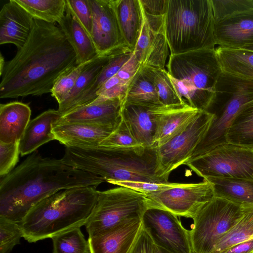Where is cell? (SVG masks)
Returning a JSON list of instances; mask_svg holds the SVG:
<instances>
[{"instance_id":"obj_1","label":"cell","mask_w":253,"mask_h":253,"mask_svg":"<svg viewBox=\"0 0 253 253\" xmlns=\"http://www.w3.org/2000/svg\"><path fill=\"white\" fill-rule=\"evenodd\" d=\"M78 65L75 53L60 27L34 19L27 41L0 73V98L50 93L56 81Z\"/></svg>"},{"instance_id":"obj_2","label":"cell","mask_w":253,"mask_h":253,"mask_svg":"<svg viewBox=\"0 0 253 253\" xmlns=\"http://www.w3.org/2000/svg\"><path fill=\"white\" fill-rule=\"evenodd\" d=\"M104 179L35 151L0 180V216L19 223L40 202L61 190L92 186Z\"/></svg>"},{"instance_id":"obj_3","label":"cell","mask_w":253,"mask_h":253,"mask_svg":"<svg viewBox=\"0 0 253 253\" xmlns=\"http://www.w3.org/2000/svg\"><path fill=\"white\" fill-rule=\"evenodd\" d=\"M61 159L65 164L101 177L110 184L119 181L169 182L160 170L155 148L66 147Z\"/></svg>"},{"instance_id":"obj_4","label":"cell","mask_w":253,"mask_h":253,"mask_svg":"<svg viewBox=\"0 0 253 253\" xmlns=\"http://www.w3.org/2000/svg\"><path fill=\"white\" fill-rule=\"evenodd\" d=\"M95 187L61 190L45 198L20 222L23 237L36 242L85 225L98 196Z\"/></svg>"},{"instance_id":"obj_5","label":"cell","mask_w":253,"mask_h":253,"mask_svg":"<svg viewBox=\"0 0 253 253\" xmlns=\"http://www.w3.org/2000/svg\"><path fill=\"white\" fill-rule=\"evenodd\" d=\"M167 67L180 97L190 106L207 111L222 73L215 48L170 54Z\"/></svg>"},{"instance_id":"obj_6","label":"cell","mask_w":253,"mask_h":253,"mask_svg":"<svg viewBox=\"0 0 253 253\" xmlns=\"http://www.w3.org/2000/svg\"><path fill=\"white\" fill-rule=\"evenodd\" d=\"M211 0H169L165 32L170 55L215 49Z\"/></svg>"},{"instance_id":"obj_7","label":"cell","mask_w":253,"mask_h":253,"mask_svg":"<svg viewBox=\"0 0 253 253\" xmlns=\"http://www.w3.org/2000/svg\"><path fill=\"white\" fill-rule=\"evenodd\" d=\"M252 100L253 81L222 72L216 84L214 97L207 110L214 115L213 120L188 161L227 143L226 133L231 122L241 108Z\"/></svg>"},{"instance_id":"obj_8","label":"cell","mask_w":253,"mask_h":253,"mask_svg":"<svg viewBox=\"0 0 253 253\" xmlns=\"http://www.w3.org/2000/svg\"><path fill=\"white\" fill-rule=\"evenodd\" d=\"M149 207L144 194L127 187L98 191L96 202L85 224L89 237L97 236L126 219L142 218Z\"/></svg>"},{"instance_id":"obj_9","label":"cell","mask_w":253,"mask_h":253,"mask_svg":"<svg viewBox=\"0 0 253 253\" xmlns=\"http://www.w3.org/2000/svg\"><path fill=\"white\" fill-rule=\"evenodd\" d=\"M247 204L214 196L197 214L189 231L192 253H211L243 214Z\"/></svg>"},{"instance_id":"obj_10","label":"cell","mask_w":253,"mask_h":253,"mask_svg":"<svg viewBox=\"0 0 253 253\" xmlns=\"http://www.w3.org/2000/svg\"><path fill=\"white\" fill-rule=\"evenodd\" d=\"M184 165L203 178L253 179V147L227 142Z\"/></svg>"},{"instance_id":"obj_11","label":"cell","mask_w":253,"mask_h":253,"mask_svg":"<svg viewBox=\"0 0 253 253\" xmlns=\"http://www.w3.org/2000/svg\"><path fill=\"white\" fill-rule=\"evenodd\" d=\"M214 115L201 111L181 132L156 148L162 175L169 177L171 172L184 165L207 132Z\"/></svg>"},{"instance_id":"obj_12","label":"cell","mask_w":253,"mask_h":253,"mask_svg":"<svg viewBox=\"0 0 253 253\" xmlns=\"http://www.w3.org/2000/svg\"><path fill=\"white\" fill-rule=\"evenodd\" d=\"M145 196L150 206L166 210L177 216L193 219L214 197V194L211 183L203 179L200 182L180 183Z\"/></svg>"},{"instance_id":"obj_13","label":"cell","mask_w":253,"mask_h":253,"mask_svg":"<svg viewBox=\"0 0 253 253\" xmlns=\"http://www.w3.org/2000/svg\"><path fill=\"white\" fill-rule=\"evenodd\" d=\"M177 216L166 210L150 206L142 215V227L156 246L170 253H192L189 231Z\"/></svg>"},{"instance_id":"obj_14","label":"cell","mask_w":253,"mask_h":253,"mask_svg":"<svg viewBox=\"0 0 253 253\" xmlns=\"http://www.w3.org/2000/svg\"><path fill=\"white\" fill-rule=\"evenodd\" d=\"M88 2L92 17L90 37L98 53L104 54L127 46L120 28L113 0H88Z\"/></svg>"},{"instance_id":"obj_15","label":"cell","mask_w":253,"mask_h":253,"mask_svg":"<svg viewBox=\"0 0 253 253\" xmlns=\"http://www.w3.org/2000/svg\"><path fill=\"white\" fill-rule=\"evenodd\" d=\"M124 101L120 98L97 97L90 103L63 115L53 126L71 124H89L116 127L122 121Z\"/></svg>"},{"instance_id":"obj_16","label":"cell","mask_w":253,"mask_h":253,"mask_svg":"<svg viewBox=\"0 0 253 253\" xmlns=\"http://www.w3.org/2000/svg\"><path fill=\"white\" fill-rule=\"evenodd\" d=\"M142 228L141 218H132L88 237L90 253H130Z\"/></svg>"},{"instance_id":"obj_17","label":"cell","mask_w":253,"mask_h":253,"mask_svg":"<svg viewBox=\"0 0 253 253\" xmlns=\"http://www.w3.org/2000/svg\"><path fill=\"white\" fill-rule=\"evenodd\" d=\"M201 111L185 103L155 109L156 130L153 148H157L181 132Z\"/></svg>"},{"instance_id":"obj_18","label":"cell","mask_w":253,"mask_h":253,"mask_svg":"<svg viewBox=\"0 0 253 253\" xmlns=\"http://www.w3.org/2000/svg\"><path fill=\"white\" fill-rule=\"evenodd\" d=\"M34 18L14 0L0 11V44L11 43L21 48L33 29Z\"/></svg>"},{"instance_id":"obj_19","label":"cell","mask_w":253,"mask_h":253,"mask_svg":"<svg viewBox=\"0 0 253 253\" xmlns=\"http://www.w3.org/2000/svg\"><path fill=\"white\" fill-rule=\"evenodd\" d=\"M116 127L89 124H71L53 126L52 132L55 140L66 147L95 148L99 146Z\"/></svg>"},{"instance_id":"obj_20","label":"cell","mask_w":253,"mask_h":253,"mask_svg":"<svg viewBox=\"0 0 253 253\" xmlns=\"http://www.w3.org/2000/svg\"><path fill=\"white\" fill-rule=\"evenodd\" d=\"M218 46L240 49L253 44V12L224 20L214 25Z\"/></svg>"},{"instance_id":"obj_21","label":"cell","mask_w":253,"mask_h":253,"mask_svg":"<svg viewBox=\"0 0 253 253\" xmlns=\"http://www.w3.org/2000/svg\"><path fill=\"white\" fill-rule=\"evenodd\" d=\"M156 107L126 101L123 103L122 119L136 141L145 147H153L156 130L155 109Z\"/></svg>"},{"instance_id":"obj_22","label":"cell","mask_w":253,"mask_h":253,"mask_svg":"<svg viewBox=\"0 0 253 253\" xmlns=\"http://www.w3.org/2000/svg\"><path fill=\"white\" fill-rule=\"evenodd\" d=\"M62 116L58 110L49 109L30 121L19 140L21 155L31 154L43 144L55 140L52 127Z\"/></svg>"},{"instance_id":"obj_23","label":"cell","mask_w":253,"mask_h":253,"mask_svg":"<svg viewBox=\"0 0 253 253\" xmlns=\"http://www.w3.org/2000/svg\"><path fill=\"white\" fill-rule=\"evenodd\" d=\"M31 110L24 103L13 101L0 105V142L18 141L30 121Z\"/></svg>"},{"instance_id":"obj_24","label":"cell","mask_w":253,"mask_h":253,"mask_svg":"<svg viewBox=\"0 0 253 253\" xmlns=\"http://www.w3.org/2000/svg\"><path fill=\"white\" fill-rule=\"evenodd\" d=\"M58 24L75 53L78 65L99 55L91 37L67 6L65 15Z\"/></svg>"},{"instance_id":"obj_25","label":"cell","mask_w":253,"mask_h":253,"mask_svg":"<svg viewBox=\"0 0 253 253\" xmlns=\"http://www.w3.org/2000/svg\"><path fill=\"white\" fill-rule=\"evenodd\" d=\"M120 28L126 44L135 48L143 22L139 0H113Z\"/></svg>"},{"instance_id":"obj_26","label":"cell","mask_w":253,"mask_h":253,"mask_svg":"<svg viewBox=\"0 0 253 253\" xmlns=\"http://www.w3.org/2000/svg\"><path fill=\"white\" fill-rule=\"evenodd\" d=\"M156 70L141 65L128 85L124 101L151 107L163 106L155 84Z\"/></svg>"},{"instance_id":"obj_27","label":"cell","mask_w":253,"mask_h":253,"mask_svg":"<svg viewBox=\"0 0 253 253\" xmlns=\"http://www.w3.org/2000/svg\"><path fill=\"white\" fill-rule=\"evenodd\" d=\"M126 46H127L108 53L99 54L86 65L66 99L58 104V110L62 116L73 111L78 99L92 84L112 56Z\"/></svg>"},{"instance_id":"obj_28","label":"cell","mask_w":253,"mask_h":253,"mask_svg":"<svg viewBox=\"0 0 253 253\" xmlns=\"http://www.w3.org/2000/svg\"><path fill=\"white\" fill-rule=\"evenodd\" d=\"M214 196L241 204H253V179L209 177Z\"/></svg>"},{"instance_id":"obj_29","label":"cell","mask_w":253,"mask_h":253,"mask_svg":"<svg viewBox=\"0 0 253 253\" xmlns=\"http://www.w3.org/2000/svg\"><path fill=\"white\" fill-rule=\"evenodd\" d=\"M132 54L133 50L127 46L114 54L92 84L78 99L73 110L87 105L96 99L97 97V92L101 86L118 73L130 58Z\"/></svg>"},{"instance_id":"obj_30","label":"cell","mask_w":253,"mask_h":253,"mask_svg":"<svg viewBox=\"0 0 253 253\" xmlns=\"http://www.w3.org/2000/svg\"><path fill=\"white\" fill-rule=\"evenodd\" d=\"M216 53L222 72L253 81V52L218 46Z\"/></svg>"},{"instance_id":"obj_31","label":"cell","mask_w":253,"mask_h":253,"mask_svg":"<svg viewBox=\"0 0 253 253\" xmlns=\"http://www.w3.org/2000/svg\"><path fill=\"white\" fill-rule=\"evenodd\" d=\"M253 239V204H247L236 224L216 242L211 253H221L239 243Z\"/></svg>"},{"instance_id":"obj_32","label":"cell","mask_w":253,"mask_h":253,"mask_svg":"<svg viewBox=\"0 0 253 253\" xmlns=\"http://www.w3.org/2000/svg\"><path fill=\"white\" fill-rule=\"evenodd\" d=\"M226 141L253 147V100L245 104L233 120L227 131Z\"/></svg>"},{"instance_id":"obj_33","label":"cell","mask_w":253,"mask_h":253,"mask_svg":"<svg viewBox=\"0 0 253 253\" xmlns=\"http://www.w3.org/2000/svg\"><path fill=\"white\" fill-rule=\"evenodd\" d=\"M34 19L58 23L65 15L66 0H14Z\"/></svg>"},{"instance_id":"obj_34","label":"cell","mask_w":253,"mask_h":253,"mask_svg":"<svg viewBox=\"0 0 253 253\" xmlns=\"http://www.w3.org/2000/svg\"><path fill=\"white\" fill-rule=\"evenodd\" d=\"M53 253H90L86 241L80 227L74 228L51 237Z\"/></svg>"},{"instance_id":"obj_35","label":"cell","mask_w":253,"mask_h":253,"mask_svg":"<svg viewBox=\"0 0 253 253\" xmlns=\"http://www.w3.org/2000/svg\"><path fill=\"white\" fill-rule=\"evenodd\" d=\"M214 23L253 12V0H211Z\"/></svg>"},{"instance_id":"obj_36","label":"cell","mask_w":253,"mask_h":253,"mask_svg":"<svg viewBox=\"0 0 253 253\" xmlns=\"http://www.w3.org/2000/svg\"><path fill=\"white\" fill-rule=\"evenodd\" d=\"M169 48L165 29L153 32L150 47L145 61L141 65L157 70L165 69V66L169 55Z\"/></svg>"},{"instance_id":"obj_37","label":"cell","mask_w":253,"mask_h":253,"mask_svg":"<svg viewBox=\"0 0 253 253\" xmlns=\"http://www.w3.org/2000/svg\"><path fill=\"white\" fill-rule=\"evenodd\" d=\"M155 84L162 106H175L186 102L178 95L166 69L156 70Z\"/></svg>"},{"instance_id":"obj_38","label":"cell","mask_w":253,"mask_h":253,"mask_svg":"<svg viewBox=\"0 0 253 253\" xmlns=\"http://www.w3.org/2000/svg\"><path fill=\"white\" fill-rule=\"evenodd\" d=\"M99 146L115 149H132L142 146L136 141L122 118L119 125L101 142Z\"/></svg>"},{"instance_id":"obj_39","label":"cell","mask_w":253,"mask_h":253,"mask_svg":"<svg viewBox=\"0 0 253 253\" xmlns=\"http://www.w3.org/2000/svg\"><path fill=\"white\" fill-rule=\"evenodd\" d=\"M21 237L19 223L0 216V253H9L20 244Z\"/></svg>"},{"instance_id":"obj_40","label":"cell","mask_w":253,"mask_h":253,"mask_svg":"<svg viewBox=\"0 0 253 253\" xmlns=\"http://www.w3.org/2000/svg\"><path fill=\"white\" fill-rule=\"evenodd\" d=\"M89 62L78 65L68 73L59 78L54 84L50 93L58 104L66 99L73 89L81 73Z\"/></svg>"},{"instance_id":"obj_41","label":"cell","mask_w":253,"mask_h":253,"mask_svg":"<svg viewBox=\"0 0 253 253\" xmlns=\"http://www.w3.org/2000/svg\"><path fill=\"white\" fill-rule=\"evenodd\" d=\"M19 141L10 143L0 142V176L9 173L18 161Z\"/></svg>"},{"instance_id":"obj_42","label":"cell","mask_w":253,"mask_h":253,"mask_svg":"<svg viewBox=\"0 0 253 253\" xmlns=\"http://www.w3.org/2000/svg\"><path fill=\"white\" fill-rule=\"evenodd\" d=\"M66 0L68 8L90 36L92 17L88 0Z\"/></svg>"},{"instance_id":"obj_43","label":"cell","mask_w":253,"mask_h":253,"mask_svg":"<svg viewBox=\"0 0 253 253\" xmlns=\"http://www.w3.org/2000/svg\"><path fill=\"white\" fill-rule=\"evenodd\" d=\"M181 183H158L139 181H114L111 184L130 188L144 195L165 190L179 185Z\"/></svg>"},{"instance_id":"obj_44","label":"cell","mask_w":253,"mask_h":253,"mask_svg":"<svg viewBox=\"0 0 253 253\" xmlns=\"http://www.w3.org/2000/svg\"><path fill=\"white\" fill-rule=\"evenodd\" d=\"M129 84L116 75L101 86L97 92V97L103 99L120 98L124 101Z\"/></svg>"},{"instance_id":"obj_45","label":"cell","mask_w":253,"mask_h":253,"mask_svg":"<svg viewBox=\"0 0 253 253\" xmlns=\"http://www.w3.org/2000/svg\"><path fill=\"white\" fill-rule=\"evenodd\" d=\"M143 25L136 45L133 50V54L141 65L145 61L150 47L153 35V32L149 25L143 10Z\"/></svg>"},{"instance_id":"obj_46","label":"cell","mask_w":253,"mask_h":253,"mask_svg":"<svg viewBox=\"0 0 253 253\" xmlns=\"http://www.w3.org/2000/svg\"><path fill=\"white\" fill-rule=\"evenodd\" d=\"M144 13L153 17L165 16L169 0H139Z\"/></svg>"},{"instance_id":"obj_47","label":"cell","mask_w":253,"mask_h":253,"mask_svg":"<svg viewBox=\"0 0 253 253\" xmlns=\"http://www.w3.org/2000/svg\"><path fill=\"white\" fill-rule=\"evenodd\" d=\"M156 245L146 230L142 229L130 253H155Z\"/></svg>"},{"instance_id":"obj_48","label":"cell","mask_w":253,"mask_h":253,"mask_svg":"<svg viewBox=\"0 0 253 253\" xmlns=\"http://www.w3.org/2000/svg\"><path fill=\"white\" fill-rule=\"evenodd\" d=\"M141 65L132 54L130 58L119 70L116 76L122 81L130 84Z\"/></svg>"},{"instance_id":"obj_49","label":"cell","mask_w":253,"mask_h":253,"mask_svg":"<svg viewBox=\"0 0 253 253\" xmlns=\"http://www.w3.org/2000/svg\"><path fill=\"white\" fill-rule=\"evenodd\" d=\"M221 253H253V239L236 245Z\"/></svg>"},{"instance_id":"obj_50","label":"cell","mask_w":253,"mask_h":253,"mask_svg":"<svg viewBox=\"0 0 253 253\" xmlns=\"http://www.w3.org/2000/svg\"><path fill=\"white\" fill-rule=\"evenodd\" d=\"M155 253H170L166 250L156 246Z\"/></svg>"},{"instance_id":"obj_51","label":"cell","mask_w":253,"mask_h":253,"mask_svg":"<svg viewBox=\"0 0 253 253\" xmlns=\"http://www.w3.org/2000/svg\"><path fill=\"white\" fill-rule=\"evenodd\" d=\"M0 71L1 72L2 70V69H3V67H4V66L5 65V62H4V61L3 58L1 54H0Z\"/></svg>"},{"instance_id":"obj_52","label":"cell","mask_w":253,"mask_h":253,"mask_svg":"<svg viewBox=\"0 0 253 253\" xmlns=\"http://www.w3.org/2000/svg\"><path fill=\"white\" fill-rule=\"evenodd\" d=\"M243 49V50H247V51H253V45H249V46H246L242 49Z\"/></svg>"}]
</instances>
